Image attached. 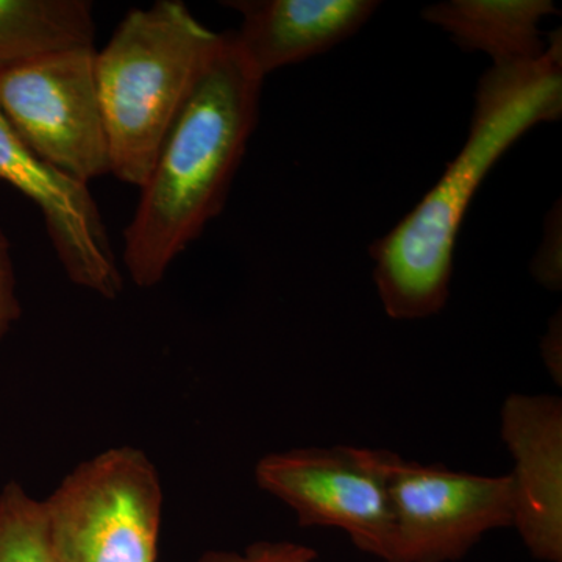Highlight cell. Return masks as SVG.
<instances>
[{"label":"cell","instance_id":"obj_13","mask_svg":"<svg viewBox=\"0 0 562 562\" xmlns=\"http://www.w3.org/2000/svg\"><path fill=\"white\" fill-rule=\"evenodd\" d=\"M0 562H55L43 502L18 483L0 492Z\"/></svg>","mask_w":562,"mask_h":562},{"label":"cell","instance_id":"obj_14","mask_svg":"<svg viewBox=\"0 0 562 562\" xmlns=\"http://www.w3.org/2000/svg\"><path fill=\"white\" fill-rule=\"evenodd\" d=\"M316 550L295 542H257L246 552H206L198 562H314Z\"/></svg>","mask_w":562,"mask_h":562},{"label":"cell","instance_id":"obj_10","mask_svg":"<svg viewBox=\"0 0 562 562\" xmlns=\"http://www.w3.org/2000/svg\"><path fill=\"white\" fill-rule=\"evenodd\" d=\"M243 18L232 33L251 68L265 79L273 70L308 60L349 38L379 9L372 0H233Z\"/></svg>","mask_w":562,"mask_h":562},{"label":"cell","instance_id":"obj_7","mask_svg":"<svg viewBox=\"0 0 562 562\" xmlns=\"http://www.w3.org/2000/svg\"><path fill=\"white\" fill-rule=\"evenodd\" d=\"M395 522V562L461 561L487 532L513 527V483L443 465L405 461L386 450Z\"/></svg>","mask_w":562,"mask_h":562},{"label":"cell","instance_id":"obj_6","mask_svg":"<svg viewBox=\"0 0 562 562\" xmlns=\"http://www.w3.org/2000/svg\"><path fill=\"white\" fill-rule=\"evenodd\" d=\"M94 47L0 74V109L44 165L81 184L111 172Z\"/></svg>","mask_w":562,"mask_h":562},{"label":"cell","instance_id":"obj_12","mask_svg":"<svg viewBox=\"0 0 562 562\" xmlns=\"http://www.w3.org/2000/svg\"><path fill=\"white\" fill-rule=\"evenodd\" d=\"M87 0H0V74L79 47H94Z\"/></svg>","mask_w":562,"mask_h":562},{"label":"cell","instance_id":"obj_11","mask_svg":"<svg viewBox=\"0 0 562 562\" xmlns=\"http://www.w3.org/2000/svg\"><path fill=\"white\" fill-rule=\"evenodd\" d=\"M557 13L550 0H452L424 10L464 50H482L494 66L522 65L541 58L547 43L539 24Z\"/></svg>","mask_w":562,"mask_h":562},{"label":"cell","instance_id":"obj_1","mask_svg":"<svg viewBox=\"0 0 562 562\" xmlns=\"http://www.w3.org/2000/svg\"><path fill=\"white\" fill-rule=\"evenodd\" d=\"M562 111V41L541 58L492 66L476 91L468 140L416 209L371 246L373 281L391 319L417 321L446 306L454 244L473 195L492 166L530 128Z\"/></svg>","mask_w":562,"mask_h":562},{"label":"cell","instance_id":"obj_15","mask_svg":"<svg viewBox=\"0 0 562 562\" xmlns=\"http://www.w3.org/2000/svg\"><path fill=\"white\" fill-rule=\"evenodd\" d=\"M21 316V303L16 294V277L11 260L10 243L0 228V339L10 331Z\"/></svg>","mask_w":562,"mask_h":562},{"label":"cell","instance_id":"obj_8","mask_svg":"<svg viewBox=\"0 0 562 562\" xmlns=\"http://www.w3.org/2000/svg\"><path fill=\"white\" fill-rule=\"evenodd\" d=\"M0 180L31 199L72 283L105 299L124 286L109 232L90 187L44 165L0 109Z\"/></svg>","mask_w":562,"mask_h":562},{"label":"cell","instance_id":"obj_9","mask_svg":"<svg viewBox=\"0 0 562 562\" xmlns=\"http://www.w3.org/2000/svg\"><path fill=\"white\" fill-rule=\"evenodd\" d=\"M502 441L513 458V528L535 560L562 562V401L512 394L501 409Z\"/></svg>","mask_w":562,"mask_h":562},{"label":"cell","instance_id":"obj_3","mask_svg":"<svg viewBox=\"0 0 562 562\" xmlns=\"http://www.w3.org/2000/svg\"><path fill=\"white\" fill-rule=\"evenodd\" d=\"M222 38L224 33L202 25L180 0H158L125 14L105 49L95 54L110 173L133 187L146 183Z\"/></svg>","mask_w":562,"mask_h":562},{"label":"cell","instance_id":"obj_17","mask_svg":"<svg viewBox=\"0 0 562 562\" xmlns=\"http://www.w3.org/2000/svg\"><path fill=\"white\" fill-rule=\"evenodd\" d=\"M541 357L554 384L562 386V321L561 313L550 321L541 341Z\"/></svg>","mask_w":562,"mask_h":562},{"label":"cell","instance_id":"obj_2","mask_svg":"<svg viewBox=\"0 0 562 562\" xmlns=\"http://www.w3.org/2000/svg\"><path fill=\"white\" fill-rule=\"evenodd\" d=\"M262 80L232 33H224L139 188L125 228L122 261L136 286H157L224 209L258 122Z\"/></svg>","mask_w":562,"mask_h":562},{"label":"cell","instance_id":"obj_5","mask_svg":"<svg viewBox=\"0 0 562 562\" xmlns=\"http://www.w3.org/2000/svg\"><path fill=\"white\" fill-rule=\"evenodd\" d=\"M255 480L297 516L301 527L336 528L361 552L395 562L386 450L303 447L266 454Z\"/></svg>","mask_w":562,"mask_h":562},{"label":"cell","instance_id":"obj_16","mask_svg":"<svg viewBox=\"0 0 562 562\" xmlns=\"http://www.w3.org/2000/svg\"><path fill=\"white\" fill-rule=\"evenodd\" d=\"M560 217L550 222V231L547 232L541 250L532 261L531 272L536 280L549 290L557 291L561 288V228Z\"/></svg>","mask_w":562,"mask_h":562},{"label":"cell","instance_id":"obj_4","mask_svg":"<svg viewBox=\"0 0 562 562\" xmlns=\"http://www.w3.org/2000/svg\"><path fill=\"white\" fill-rule=\"evenodd\" d=\"M55 562H155L162 491L149 458L117 447L85 461L43 502Z\"/></svg>","mask_w":562,"mask_h":562}]
</instances>
